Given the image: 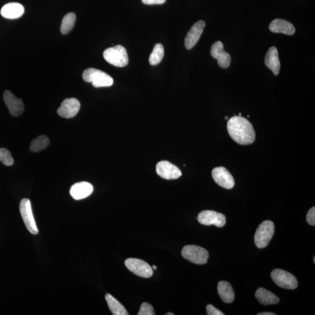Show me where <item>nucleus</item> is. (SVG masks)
I'll list each match as a JSON object with an SVG mask.
<instances>
[{
  "instance_id": "20e7f679",
  "label": "nucleus",
  "mask_w": 315,
  "mask_h": 315,
  "mask_svg": "<svg viewBox=\"0 0 315 315\" xmlns=\"http://www.w3.org/2000/svg\"><path fill=\"white\" fill-rule=\"evenodd\" d=\"M274 224L273 222L266 220L260 224L254 235V243L258 248H266L273 237Z\"/></svg>"
},
{
  "instance_id": "f257e3e1",
  "label": "nucleus",
  "mask_w": 315,
  "mask_h": 315,
  "mask_svg": "<svg viewBox=\"0 0 315 315\" xmlns=\"http://www.w3.org/2000/svg\"><path fill=\"white\" fill-rule=\"evenodd\" d=\"M227 130L232 139L238 144L250 145L256 138V133L251 123L240 116L235 115L229 119Z\"/></svg>"
},
{
  "instance_id": "aec40b11",
  "label": "nucleus",
  "mask_w": 315,
  "mask_h": 315,
  "mask_svg": "<svg viewBox=\"0 0 315 315\" xmlns=\"http://www.w3.org/2000/svg\"><path fill=\"white\" fill-rule=\"evenodd\" d=\"M255 297L258 301L263 306L277 304L280 302V298L276 295L263 288H258L256 294H255Z\"/></svg>"
},
{
  "instance_id": "393cba45",
  "label": "nucleus",
  "mask_w": 315,
  "mask_h": 315,
  "mask_svg": "<svg viewBox=\"0 0 315 315\" xmlns=\"http://www.w3.org/2000/svg\"><path fill=\"white\" fill-rule=\"evenodd\" d=\"M164 56L163 46L160 44L155 45L153 51L149 58V62L152 65H156L160 63Z\"/></svg>"
},
{
  "instance_id": "473e14b6",
  "label": "nucleus",
  "mask_w": 315,
  "mask_h": 315,
  "mask_svg": "<svg viewBox=\"0 0 315 315\" xmlns=\"http://www.w3.org/2000/svg\"><path fill=\"white\" fill-rule=\"evenodd\" d=\"M174 315V314H172L171 313H169L165 314V315Z\"/></svg>"
},
{
  "instance_id": "b1692460",
  "label": "nucleus",
  "mask_w": 315,
  "mask_h": 315,
  "mask_svg": "<svg viewBox=\"0 0 315 315\" xmlns=\"http://www.w3.org/2000/svg\"><path fill=\"white\" fill-rule=\"evenodd\" d=\"M76 15L74 13H68L63 18L61 32L63 35L68 34L71 31L75 24Z\"/></svg>"
},
{
  "instance_id": "9b49d317",
  "label": "nucleus",
  "mask_w": 315,
  "mask_h": 315,
  "mask_svg": "<svg viewBox=\"0 0 315 315\" xmlns=\"http://www.w3.org/2000/svg\"><path fill=\"white\" fill-rule=\"evenodd\" d=\"M212 177L216 183L221 187L231 189L234 187V179L226 168L220 167L214 169L212 171Z\"/></svg>"
},
{
  "instance_id": "4468645a",
  "label": "nucleus",
  "mask_w": 315,
  "mask_h": 315,
  "mask_svg": "<svg viewBox=\"0 0 315 315\" xmlns=\"http://www.w3.org/2000/svg\"><path fill=\"white\" fill-rule=\"evenodd\" d=\"M212 57L218 61V64L223 68H227L230 65L231 58L230 54L225 52L224 45L221 41L214 43L211 49Z\"/></svg>"
},
{
  "instance_id": "412c9836",
  "label": "nucleus",
  "mask_w": 315,
  "mask_h": 315,
  "mask_svg": "<svg viewBox=\"0 0 315 315\" xmlns=\"http://www.w3.org/2000/svg\"><path fill=\"white\" fill-rule=\"evenodd\" d=\"M219 296L225 303L230 304L234 301L235 293L233 287L227 281H221L218 284Z\"/></svg>"
},
{
  "instance_id": "cd10ccee",
  "label": "nucleus",
  "mask_w": 315,
  "mask_h": 315,
  "mask_svg": "<svg viewBox=\"0 0 315 315\" xmlns=\"http://www.w3.org/2000/svg\"><path fill=\"white\" fill-rule=\"evenodd\" d=\"M307 221L313 226L315 225V207H312L307 215Z\"/></svg>"
},
{
  "instance_id": "72a5a7b5",
  "label": "nucleus",
  "mask_w": 315,
  "mask_h": 315,
  "mask_svg": "<svg viewBox=\"0 0 315 315\" xmlns=\"http://www.w3.org/2000/svg\"><path fill=\"white\" fill-rule=\"evenodd\" d=\"M314 263H315V257H314Z\"/></svg>"
},
{
  "instance_id": "423d86ee",
  "label": "nucleus",
  "mask_w": 315,
  "mask_h": 315,
  "mask_svg": "<svg viewBox=\"0 0 315 315\" xmlns=\"http://www.w3.org/2000/svg\"><path fill=\"white\" fill-rule=\"evenodd\" d=\"M271 277L275 284L285 289L295 290L298 287L296 277L289 272L281 269H275L271 272Z\"/></svg>"
},
{
  "instance_id": "39448f33",
  "label": "nucleus",
  "mask_w": 315,
  "mask_h": 315,
  "mask_svg": "<svg viewBox=\"0 0 315 315\" xmlns=\"http://www.w3.org/2000/svg\"><path fill=\"white\" fill-rule=\"evenodd\" d=\"M182 255L185 259L199 265L206 264L209 257L206 250L196 245L185 246L182 251Z\"/></svg>"
},
{
  "instance_id": "6ab92c4d",
  "label": "nucleus",
  "mask_w": 315,
  "mask_h": 315,
  "mask_svg": "<svg viewBox=\"0 0 315 315\" xmlns=\"http://www.w3.org/2000/svg\"><path fill=\"white\" fill-rule=\"evenodd\" d=\"M24 13V8L17 2H10L2 6L1 14L5 18L16 19L21 17Z\"/></svg>"
},
{
  "instance_id": "a878e982",
  "label": "nucleus",
  "mask_w": 315,
  "mask_h": 315,
  "mask_svg": "<svg viewBox=\"0 0 315 315\" xmlns=\"http://www.w3.org/2000/svg\"><path fill=\"white\" fill-rule=\"evenodd\" d=\"M0 161L8 167L14 164V160L7 149L4 148L0 149Z\"/></svg>"
},
{
  "instance_id": "4be33fe9",
  "label": "nucleus",
  "mask_w": 315,
  "mask_h": 315,
  "mask_svg": "<svg viewBox=\"0 0 315 315\" xmlns=\"http://www.w3.org/2000/svg\"><path fill=\"white\" fill-rule=\"evenodd\" d=\"M109 309L114 315H128V313L126 311L123 305L116 299L111 294H107L105 296Z\"/></svg>"
},
{
  "instance_id": "f03ea898",
  "label": "nucleus",
  "mask_w": 315,
  "mask_h": 315,
  "mask_svg": "<svg viewBox=\"0 0 315 315\" xmlns=\"http://www.w3.org/2000/svg\"><path fill=\"white\" fill-rule=\"evenodd\" d=\"M82 78L87 82H91L95 88L111 87L114 79L107 73L99 69L89 68L83 72Z\"/></svg>"
},
{
  "instance_id": "dca6fc26",
  "label": "nucleus",
  "mask_w": 315,
  "mask_h": 315,
  "mask_svg": "<svg viewBox=\"0 0 315 315\" xmlns=\"http://www.w3.org/2000/svg\"><path fill=\"white\" fill-rule=\"evenodd\" d=\"M94 190L92 185L88 182H82L72 185L70 189V194L75 200L84 199L91 195Z\"/></svg>"
},
{
  "instance_id": "5701e85b",
  "label": "nucleus",
  "mask_w": 315,
  "mask_h": 315,
  "mask_svg": "<svg viewBox=\"0 0 315 315\" xmlns=\"http://www.w3.org/2000/svg\"><path fill=\"white\" fill-rule=\"evenodd\" d=\"M49 144L50 140L47 136L40 135L32 141L30 150L34 152L41 151L47 148Z\"/></svg>"
},
{
  "instance_id": "9d476101",
  "label": "nucleus",
  "mask_w": 315,
  "mask_h": 315,
  "mask_svg": "<svg viewBox=\"0 0 315 315\" xmlns=\"http://www.w3.org/2000/svg\"><path fill=\"white\" fill-rule=\"evenodd\" d=\"M157 174L167 180H177L182 176L181 171L177 166L167 161L158 162L156 167Z\"/></svg>"
},
{
  "instance_id": "bb28decb",
  "label": "nucleus",
  "mask_w": 315,
  "mask_h": 315,
  "mask_svg": "<svg viewBox=\"0 0 315 315\" xmlns=\"http://www.w3.org/2000/svg\"><path fill=\"white\" fill-rule=\"evenodd\" d=\"M155 313L154 308L151 304L147 303H144L141 304L140 310L139 311L138 315H155Z\"/></svg>"
},
{
  "instance_id": "7ed1b4c3",
  "label": "nucleus",
  "mask_w": 315,
  "mask_h": 315,
  "mask_svg": "<svg viewBox=\"0 0 315 315\" xmlns=\"http://www.w3.org/2000/svg\"><path fill=\"white\" fill-rule=\"evenodd\" d=\"M104 58L111 64L118 67H124L128 63L127 51L121 45L106 49Z\"/></svg>"
},
{
  "instance_id": "f3484780",
  "label": "nucleus",
  "mask_w": 315,
  "mask_h": 315,
  "mask_svg": "<svg viewBox=\"0 0 315 315\" xmlns=\"http://www.w3.org/2000/svg\"><path fill=\"white\" fill-rule=\"evenodd\" d=\"M270 31L287 35H293L296 32L294 26L291 22L283 19H276L269 25Z\"/></svg>"
},
{
  "instance_id": "2f4dec72",
  "label": "nucleus",
  "mask_w": 315,
  "mask_h": 315,
  "mask_svg": "<svg viewBox=\"0 0 315 315\" xmlns=\"http://www.w3.org/2000/svg\"><path fill=\"white\" fill-rule=\"evenodd\" d=\"M152 269H154V270H157V267L156 266H152Z\"/></svg>"
},
{
  "instance_id": "7c9ffc66",
  "label": "nucleus",
  "mask_w": 315,
  "mask_h": 315,
  "mask_svg": "<svg viewBox=\"0 0 315 315\" xmlns=\"http://www.w3.org/2000/svg\"><path fill=\"white\" fill-rule=\"evenodd\" d=\"M276 314H275L274 313H261L260 314H258L257 315H276Z\"/></svg>"
},
{
  "instance_id": "a211bd4d",
  "label": "nucleus",
  "mask_w": 315,
  "mask_h": 315,
  "mask_svg": "<svg viewBox=\"0 0 315 315\" xmlns=\"http://www.w3.org/2000/svg\"><path fill=\"white\" fill-rule=\"evenodd\" d=\"M264 63L267 67L273 72L275 75L279 74L281 65L276 48L271 47L268 49L265 56Z\"/></svg>"
},
{
  "instance_id": "1a4fd4ad",
  "label": "nucleus",
  "mask_w": 315,
  "mask_h": 315,
  "mask_svg": "<svg viewBox=\"0 0 315 315\" xmlns=\"http://www.w3.org/2000/svg\"><path fill=\"white\" fill-rule=\"evenodd\" d=\"M198 221L202 225H214L218 228L225 226L226 217L223 214L212 210H204L198 214Z\"/></svg>"
},
{
  "instance_id": "ddd939ff",
  "label": "nucleus",
  "mask_w": 315,
  "mask_h": 315,
  "mask_svg": "<svg viewBox=\"0 0 315 315\" xmlns=\"http://www.w3.org/2000/svg\"><path fill=\"white\" fill-rule=\"evenodd\" d=\"M80 103L75 98L66 99L58 109V114L61 117L69 119L74 117L80 109Z\"/></svg>"
},
{
  "instance_id": "2eb2a0df",
  "label": "nucleus",
  "mask_w": 315,
  "mask_h": 315,
  "mask_svg": "<svg viewBox=\"0 0 315 315\" xmlns=\"http://www.w3.org/2000/svg\"><path fill=\"white\" fill-rule=\"evenodd\" d=\"M205 24L203 21H199L193 25L189 31L185 39V48L191 49L197 44L203 34Z\"/></svg>"
},
{
  "instance_id": "f8f14e48",
  "label": "nucleus",
  "mask_w": 315,
  "mask_h": 315,
  "mask_svg": "<svg viewBox=\"0 0 315 315\" xmlns=\"http://www.w3.org/2000/svg\"><path fill=\"white\" fill-rule=\"evenodd\" d=\"M4 101L13 117H18L24 111V104L22 99H18L9 91H5L3 95Z\"/></svg>"
},
{
  "instance_id": "0eeeda50",
  "label": "nucleus",
  "mask_w": 315,
  "mask_h": 315,
  "mask_svg": "<svg viewBox=\"0 0 315 315\" xmlns=\"http://www.w3.org/2000/svg\"><path fill=\"white\" fill-rule=\"evenodd\" d=\"M126 267L137 276L150 278L153 274V269L147 262L138 258H129L125 261Z\"/></svg>"
},
{
  "instance_id": "6e6552de",
  "label": "nucleus",
  "mask_w": 315,
  "mask_h": 315,
  "mask_svg": "<svg viewBox=\"0 0 315 315\" xmlns=\"http://www.w3.org/2000/svg\"><path fill=\"white\" fill-rule=\"evenodd\" d=\"M20 213L28 230L32 234L36 235L39 233L38 229L33 215L31 201L28 198H23L20 203Z\"/></svg>"
},
{
  "instance_id": "f704fd0d",
  "label": "nucleus",
  "mask_w": 315,
  "mask_h": 315,
  "mask_svg": "<svg viewBox=\"0 0 315 315\" xmlns=\"http://www.w3.org/2000/svg\"><path fill=\"white\" fill-rule=\"evenodd\" d=\"M228 118V117H225V119H227Z\"/></svg>"
},
{
  "instance_id": "c85d7f7f",
  "label": "nucleus",
  "mask_w": 315,
  "mask_h": 315,
  "mask_svg": "<svg viewBox=\"0 0 315 315\" xmlns=\"http://www.w3.org/2000/svg\"><path fill=\"white\" fill-rule=\"evenodd\" d=\"M207 315H224V313L217 309L212 305L209 304L206 307Z\"/></svg>"
},
{
  "instance_id": "c756f323",
  "label": "nucleus",
  "mask_w": 315,
  "mask_h": 315,
  "mask_svg": "<svg viewBox=\"0 0 315 315\" xmlns=\"http://www.w3.org/2000/svg\"><path fill=\"white\" fill-rule=\"evenodd\" d=\"M141 1L145 4L155 5L164 4L166 0H141Z\"/></svg>"
}]
</instances>
